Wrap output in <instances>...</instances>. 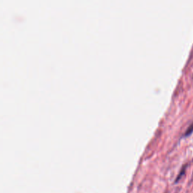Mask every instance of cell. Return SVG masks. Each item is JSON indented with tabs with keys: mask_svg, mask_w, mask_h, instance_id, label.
Wrapping results in <instances>:
<instances>
[{
	"mask_svg": "<svg viewBox=\"0 0 193 193\" xmlns=\"http://www.w3.org/2000/svg\"><path fill=\"white\" fill-rule=\"evenodd\" d=\"M185 169H186V165H184V166L183 167V168H182V169H181L179 175L177 176V179H176V180H175V183H177V182L179 181L181 179V177H183V175H184V174H185Z\"/></svg>",
	"mask_w": 193,
	"mask_h": 193,
	"instance_id": "6da1fadb",
	"label": "cell"
},
{
	"mask_svg": "<svg viewBox=\"0 0 193 193\" xmlns=\"http://www.w3.org/2000/svg\"><path fill=\"white\" fill-rule=\"evenodd\" d=\"M193 132V124L192 125H191L190 126L188 127V129L186 130V131H185L184 136L185 137H189L190 136V134H192V133Z\"/></svg>",
	"mask_w": 193,
	"mask_h": 193,
	"instance_id": "7a4b0ae2",
	"label": "cell"
}]
</instances>
